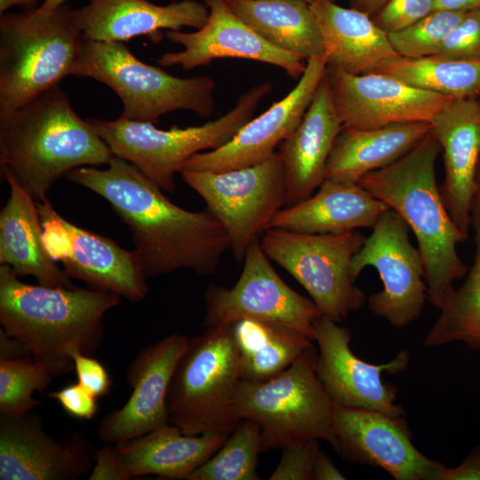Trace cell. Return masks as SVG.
I'll use <instances>...</instances> for the list:
<instances>
[{"instance_id":"cell-35","label":"cell","mask_w":480,"mask_h":480,"mask_svg":"<svg viewBox=\"0 0 480 480\" xmlns=\"http://www.w3.org/2000/svg\"><path fill=\"white\" fill-rule=\"evenodd\" d=\"M52 378L29 356L0 360V415H23L41 404L33 394L46 389Z\"/></svg>"},{"instance_id":"cell-46","label":"cell","mask_w":480,"mask_h":480,"mask_svg":"<svg viewBox=\"0 0 480 480\" xmlns=\"http://www.w3.org/2000/svg\"><path fill=\"white\" fill-rule=\"evenodd\" d=\"M480 6V0H436L437 10L468 12Z\"/></svg>"},{"instance_id":"cell-32","label":"cell","mask_w":480,"mask_h":480,"mask_svg":"<svg viewBox=\"0 0 480 480\" xmlns=\"http://www.w3.org/2000/svg\"><path fill=\"white\" fill-rule=\"evenodd\" d=\"M453 100L480 95V61L452 60L438 55L406 58L397 55L373 71Z\"/></svg>"},{"instance_id":"cell-41","label":"cell","mask_w":480,"mask_h":480,"mask_svg":"<svg viewBox=\"0 0 480 480\" xmlns=\"http://www.w3.org/2000/svg\"><path fill=\"white\" fill-rule=\"evenodd\" d=\"M47 396L57 401L68 414L75 418L90 420L98 411V397L78 381L50 392Z\"/></svg>"},{"instance_id":"cell-14","label":"cell","mask_w":480,"mask_h":480,"mask_svg":"<svg viewBox=\"0 0 480 480\" xmlns=\"http://www.w3.org/2000/svg\"><path fill=\"white\" fill-rule=\"evenodd\" d=\"M36 205L45 247L53 260L62 263L70 278L124 297L130 302L146 298L149 291L147 277L133 251L65 220L48 197Z\"/></svg>"},{"instance_id":"cell-22","label":"cell","mask_w":480,"mask_h":480,"mask_svg":"<svg viewBox=\"0 0 480 480\" xmlns=\"http://www.w3.org/2000/svg\"><path fill=\"white\" fill-rule=\"evenodd\" d=\"M429 124L444 157V180L440 188L444 203L454 224L468 237L480 158L478 100H453Z\"/></svg>"},{"instance_id":"cell-47","label":"cell","mask_w":480,"mask_h":480,"mask_svg":"<svg viewBox=\"0 0 480 480\" xmlns=\"http://www.w3.org/2000/svg\"><path fill=\"white\" fill-rule=\"evenodd\" d=\"M349 7L373 16L387 2V0H348Z\"/></svg>"},{"instance_id":"cell-42","label":"cell","mask_w":480,"mask_h":480,"mask_svg":"<svg viewBox=\"0 0 480 480\" xmlns=\"http://www.w3.org/2000/svg\"><path fill=\"white\" fill-rule=\"evenodd\" d=\"M90 480H129L131 476L114 444L96 451Z\"/></svg>"},{"instance_id":"cell-1","label":"cell","mask_w":480,"mask_h":480,"mask_svg":"<svg viewBox=\"0 0 480 480\" xmlns=\"http://www.w3.org/2000/svg\"><path fill=\"white\" fill-rule=\"evenodd\" d=\"M104 170L77 167L65 178L102 196L128 227L133 253L146 277L180 268L213 274L229 239L206 208L190 212L172 203L137 167L113 156Z\"/></svg>"},{"instance_id":"cell-29","label":"cell","mask_w":480,"mask_h":480,"mask_svg":"<svg viewBox=\"0 0 480 480\" xmlns=\"http://www.w3.org/2000/svg\"><path fill=\"white\" fill-rule=\"evenodd\" d=\"M430 124L409 122L370 129L342 128L331 150L325 180L358 182L408 153L428 132Z\"/></svg>"},{"instance_id":"cell-8","label":"cell","mask_w":480,"mask_h":480,"mask_svg":"<svg viewBox=\"0 0 480 480\" xmlns=\"http://www.w3.org/2000/svg\"><path fill=\"white\" fill-rule=\"evenodd\" d=\"M316 363L312 345L276 377L240 381L235 408L242 420L260 426L261 452L309 439H324L336 450L333 403L317 376Z\"/></svg>"},{"instance_id":"cell-5","label":"cell","mask_w":480,"mask_h":480,"mask_svg":"<svg viewBox=\"0 0 480 480\" xmlns=\"http://www.w3.org/2000/svg\"><path fill=\"white\" fill-rule=\"evenodd\" d=\"M71 10L32 8L0 18V115L27 104L73 75L84 38Z\"/></svg>"},{"instance_id":"cell-12","label":"cell","mask_w":480,"mask_h":480,"mask_svg":"<svg viewBox=\"0 0 480 480\" xmlns=\"http://www.w3.org/2000/svg\"><path fill=\"white\" fill-rule=\"evenodd\" d=\"M354 256L353 281L366 267L378 271L383 288L368 299V308L394 327L415 321L427 299L424 265L418 248L409 239V227L394 210H387Z\"/></svg>"},{"instance_id":"cell-51","label":"cell","mask_w":480,"mask_h":480,"mask_svg":"<svg viewBox=\"0 0 480 480\" xmlns=\"http://www.w3.org/2000/svg\"><path fill=\"white\" fill-rule=\"evenodd\" d=\"M477 100H478V102H479V104H480V95H479V97L477 98Z\"/></svg>"},{"instance_id":"cell-18","label":"cell","mask_w":480,"mask_h":480,"mask_svg":"<svg viewBox=\"0 0 480 480\" xmlns=\"http://www.w3.org/2000/svg\"><path fill=\"white\" fill-rule=\"evenodd\" d=\"M327 69L326 54L307 60L296 86L248 121L223 146L191 156L181 170L221 172L265 162L301 122Z\"/></svg>"},{"instance_id":"cell-34","label":"cell","mask_w":480,"mask_h":480,"mask_svg":"<svg viewBox=\"0 0 480 480\" xmlns=\"http://www.w3.org/2000/svg\"><path fill=\"white\" fill-rule=\"evenodd\" d=\"M261 452L260 428L244 419L220 449L197 468L188 480H259L257 464Z\"/></svg>"},{"instance_id":"cell-10","label":"cell","mask_w":480,"mask_h":480,"mask_svg":"<svg viewBox=\"0 0 480 480\" xmlns=\"http://www.w3.org/2000/svg\"><path fill=\"white\" fill-rule=\"evenodd\" d=\"M364 241V236L357 230L307 234L268 228L260 244L268 259L308 292L321 316L340 323L366 300L350 274L351 261Z\"/></svg>"},{"instance_id":"cell-15","label":"cell","mask_w":480,"mask_h":480,"mask_svg":"<svg viewBox=\"0 0 480 480\" xmlns=\"http://www.w3.org/2000/svg\"><path fill=\"white\" fill-rule=\"evenodd\" d=\"M314 328V341L318 346L317 376L333 404L404 418V409L395 403L396 389L383 381L382 373L405 371L408 352L401 350L386 364H371L352 352L348 328L324 316L316 320Z\"/></svg>"},{"instance_id":"cell-39","label":"cell","mask_w":480,"mask_h":480,"mask_svg":"<svg viewBox=\"0 0 480 480\" xmlns=\"http://www.w3.org/2000/svg\"><path fill=\"white\" fill-rule=\"evenodd\" d=\"M318 439L292 443L282 447V456L269 480H309L315 458L319 450Z\"/></svg>"},{"instance_id":"cell-2","label":"cell","mask_w":480,"mask_h":480,"mask_svg":"<svg viewBox=\"0 0 480 480\" xmlns=\"http://www.w3.org/2000/svg\"><path fill=\"white\" fill-rule=\"evenodd\" d=\"M120 296L93 288L26 284L0 267V323L28 348L32 358L59 377L74 369V349L92 356L103 337V317Z\"/></svg>"},{"instance_id":"cell-13","label":"cell","mask_w":480,"mask_h":480,"mask_svg":"<svg viewBox=\"0 0 480 480\" xmlns=\"http://www.w3.org/2000/svg\"><path fill=\"white\" fill-rule=\"evenodd\" d=\"M244 260L232 288L214 284L206 288L205 326L255 319L291 327L314 341V324L321 316L314 301L279 276L258 240L248 248Z\"/></svg>"},{"instance_id":"cell-24","label":"cell","mask_w":480,"mask_h":480,"mask_svg":"<svg viewBox=\"0 0 480 480\" xmlns=\"http://www.w3.org/2000/svg\"><path fill=\"white\" fill-rule=\"evenodd\" d=\"M342 128L325 74L301 122L279 145L286 180L285 205L310 197L325 180L327 161Z\"/></svg>"},{"instance_id":"cell-37","label":"cell","mask_w":480,"mask_h":480,"mask_svg":"<svg viewBox=\"0 0 480 480\" xmlns=\"http://www.w3.org/2000/svg\"><path fill=\"white\" fill-rule=\"evenodd\" d=\"M436 55L459 60L480 61V6L465 13Z\"/></svg>"},{"instance_id":"cell-45","label":"cell","mask_w":480,"mask_h":480,"mask_svg":"<svg viewBox=\"0 0 480 480\" xmlns=\"http://www.w3.org/2000/svg\"><path fill=\"white\" fill-rule=\"evenodd\" d=\"M31 356L28 348L20 340L10 336L0 329V360L17 359Z\"/></svg>"},{"instance_id":"cell-7","label":"cell","mask_w":480,"mask_h":480,"mask_svg":"<svg viewBox=\"0 0 480 480\" xmlns=\"http://www.w3.org/2000/svg\"><path fill=\"white\" fill-rule=\"evenodd\" d=\"M242 380L231 324L188 340L166 396L168 421L187 435L230 433L241 422L234 397Z\"/></svg>"},{"instance_id":"cell-9","label":"cell","mask_w":480,"mask_h":480,"mask_svg":"<svg viewBox=\"0 0 480 480\" xmlns=\"http://www.w3.org/2000/svg\"><path fill=\"white\" fill-rule=\"evenodd\" d=\"M73 76L91 77L112 89L122 100L123 118L153 122L176 110L201 117L213 113V79L174 76L144 63L121 42L84 39Z\"/></svg>"},{"instance_id":"cell-6","label":"cell","mask_w":480,"mask_h":480,"mask_svg":"<svg viewBox=\"0 0 480 480\" xmlns=\"http://www.w3.org/2000/svg\"><path fill=\"white\" fill-rule=\"evenodd\" d=\"M271 90L269 82L252 87L227 114L199 126L173 125L162 130L150 121L121 116L116 120L88 119L113 156L133 164L162 190L173 193L174 176L185 163L203 150L216 149L228 142L252 118L259 103Z\"/></svg>"},{"instance_id":"cell-26","label":"cell","mask_w":480,"mask_h":480,"mask_svg":"<svg viewBox=\"0 0 480 480\" xmlns=\"http://www.w3.org/2000/svg\"><path fill=\"white\" fill-rule=\"evenodd\" d=\"M388 209L358 182L326 179L316 194L279 211L268 228L307 234H341L372 228Z\"/></svg>"},{"instance_id":"cell-44","label":"cell","mask_w":480,"mask_h":480,"mask_svg":"<svg viewBox=\"0 0 480 480\" xmlns=\"http://www.w3.org/2000/svg\"><path fill=\"white\" fill-rule=\"evenodd\" d=\"M346 478L344 474L333 464L330 457L319 448L314 461L312 479L344 480Z\"/></svg>"},{"instance_id":"cell-52","label":"cell","mask_w":480,"mask_h":480,"mask_svg":"<svg viewBox=\"0 0 480 480\" xmlns=\"http://www.w3.org/2000/svg\"><path fill=\"white\" fill-rule=\"evenodd\" d=\"M331 1H333V2H336V3H338V1H340V0H331Z\"/></svg>"},{"instance_id":"cell-11","label":"cell","mask_w":480,"mask_h":480,"mask_svg":"<svg viewBox=\"0 0 480 480\" xmlns=\"http://www.w3.org/2000/svg\"><path fill=\"white\" fill-rule=\"evenodd\" d=\"M179 173L221 223L237 261L244 260L251 244L285 205V172L278 152L244 168L221 172L180 170Z\"/></svg>"},{"instance_id":"cell-31","label":"cell","mask_w":480,"mask_h":480,"mask_svg":"<svg viewBox=\"0 0 480 480\" xmlns=\"http://www.w3.org/2000/svg\"><path fill=\"white\" fill-rule=\"evenodd\" d=\"M231 327L242 380L275 378L313 345L303 333L279 324L242 319Z\"/></svg>"},{"instance_id":"cell-50","label":"cell","mask_w":480,"mask_h":480,"mask_svg":"<svg viewBox=\"0 0 480 480\" xmlns=\"http://www.w3.org/2000/svg\"><path fill=\"white\" fill-rule=\"evenodd\" d=\"M473 205H480V158L476 173Z\"/></svg>"},{"instance_id":"cell-4","label":"cell","mask_w":480,"mask_h":480,"mask_svg":"<svg viewBox=\"0 0 480 480\" xmlns=\"http://www.w3.org/2000/svg\"><path fill=\"white\" fill-rule=\"evenodd\" d=\"M113 154L87 118L55 85L16 110L0 115V164L9 167L36 202L72 169L108 164Z\"/></svg>"},{"instance_id":"cell-40","label":"cell","mask_w":480,"mask_h":480,"mask_svg":"<svg viewBox=\"0 0 480 480\" xmlns=\"http://www.w3.org/2000/svg\"><path fill=\"white\" fill-rule=\"evenodd\" d=\"M77 381L97 397L108 395L112 380L106 368L97 359L77 349L70 352Z\"/></svg>"},{"instance_id":"cell-36","label":"cell","mask_w":480,"mask_h":480,"mask_svg":"<svg viewBox=\"0 0 480 480\" xmlns=\"http://www.w3.org/2000/svg\"><path fill=\"white\" fill-rule=\"evenodd\" d=\"M467 12L436 10L412 25L388 34L394 51L402 57L436 55L452 30Z\"/></svg>"},{"instance_id":"cell-19","label":"cell","mask_w":480,"mask_h":480,"mask_svg":"<svg viewBox=\"0 0 480 480\" xmlns=\"http://www.w3.org/2000/svg\"><path fill=\"white\" fill-rule=\"evenodd\" d=\"M204 4L209 14L202 28L189 33L166 31L167 39L182 45L183 50L160 55V66H180L188 71L207 66L217 59L236 58L271 64L283 68L293 79L300 78L306 60L270 44L244 22L225 0H204Z\"/></svg>"},{"instance_id":"cell-53","label":"cell","mask_w":480,"mask_h":480,"mask_svg":"<svg viewBox=\"0 0 480 480\" xmlns=\"http://www.w3.org/2000/svg\"><path fill=\"white\" fill-rule=\"evenodd\" d=\"M307 1L310 2L311 0H307Z\"/></svg>"},{"instance_id":"cell-30","label":"cell","mask_w":480,"mask_h":480,"mask_svg":"<svg viewBox=\"0 0 480 480\" xmlns=\"http://www.w3.org/2000/svg\"><path fill=\"white\" fill-rule=\"evenodd\" d=\"M234 12L270 44L304 60L325 53L307 0H225Z\"/></svg>"},{"instance_id":"cell-23","label":"cell","mask_w":480,"mask_h":480,"mask_svg":"<svg viewBox=\"0 0 480 480\" xmlns=\"http://www.w3.org/2000/svg\"><path fill=\"white\" fill-rule=\"evenodd\" d=\"M72 18L84 39L98 42H127L146 36L152 42L163 39V29L200 28L209 9L204 3L180 0L164 5L148 0H89L71 10Z\"/></svg>"},{"instance_id":"cell-27","label":"cell","mask_w":480,"mask_h":480,"mask_svg":"<svg viewBox=\"0 0 480 480\" xmlns=\"http://www.w3.org/2000/svg\"><path fill=\"white\" fill-rule=\"evenodd\" d=\"M309 7L324 44L328 67L360 75L373 72L398 55L388 34L369 14L331 0H311Z\"/></svg>"},{"instance_id":"cell-3","label":"cell","mask_w":480,"mask_h":480,"mask_svg":"<svg viewBox=\"0 0 480 480\" xmlns=\"http://www.w3.org/2000/svg\"><path fill=\"white\" fill-rule=\"evenodd\" d=\"M440 152L437 140L429 132L404 156L358 180L412 229L423 260L428 299L439 309L452 295L454 282L468 270L457 251L468 237L452 221L436 182Z\"/></svg>"},{"instance_id":"cell-20","label":"cell","mask_w":480,"mask_h":480,"mask_svg":"<svg viewBox=\"0 0 480 480\" xmlns=\"http://www.w3.org/2000/svg\"><path fill=\"white\" fill-rule=\"evenodd\" d=\"M188 342L185 335L172 333L136 355L126 372L131 396L100 421L97 433L101 442L117 444L169 422L167 391Z\"/></svg>"},{"instance_id":"cell-49","label":"cell","mask_w":480,"mask_h":480,"mask_svg":"<svg viewBox=\"0 0 480 480\" xmlns=\"http://www.w3.org/2000/svg\"><path fill=\"white\" fill-rule=\"evenodd\" d=\"M66 1L67 0H44L37 9L44 12H52L65 4Z\"/></svg>"},{"instance_id":"cell-17","label":"cell","mask_w":480,"mask_h":480,"mask_svg":"<svg viewBox=\"0 0 480 480\" xmlns=\"http://www.w3.org/2000/svg\"><path fill=\"white\" fill-rule=\"evenodd\" d=\"M326 76L343 128L430 123L453 100L378 72L353 75L327 66Z\"/></svg>"},{"instance_id":"cell-33","label":"cell","mask_w":480,"mask_h":480,"mask_svg":"<svg viewBox=\"0 0 480 480\" xmlns=\"http://www.w3.org/2000/svg\"><path fill=\"white\" fill-rule=\"evenodd\" d=\"M475 256L463 284L454 290L441 314L426 335L425 347L462 342L480 351V205H473L472 223Z\"/></svg>"},{"instance_id":"cell-28","label":"cell","mask_w":480,"mask_h":480,"mask_svg":"<svg viewBox=\"0 0 480 480\" xmlns=\"http://www.w3.org/2000/svg\"><path fill=\"white\" fill-rule=\"evenodd\" d=\"M229 433L184 434L169 422L139 437L114 444L131 478L155 475L188 479L224 444Z\"/></svg>"},{"instance_id":"cell-25","label":"cell","mask_w":480,"mask_h":480,"mask_svg":"<svg viewBox=\"0 0 480 480\" xmlns=\"http://www.w3.org/2000/svg\"><path fill=\"white\" fill-rule=\"evenodd\" d=\"M1 172L10 188L0 212L1 265L10 266L18 276H32L44 286L75 287L45 247L36 202L9 167L1 166Z\"/></svg>"},{"instance_id":"cell-21","label":"cell","mask_w":480,"mask_h":480,"mask_svg":"<svg viewBox=\"0 0 480 480\" xmlns=\"http://www.w3.org/2000/svg\"><path fill=\"white\" fill-rule=\"evenodd\" d=\"M93 460L83 436L58 439L30 412L0 415V480H74L90 470Z\"/></svg>"},{"instance_id":"cell-16","label":"cell","mask_w":480,"mask_h":480,"mask_svg":"<svg viewBox=\"0 0 480 480\" xmlns=\"http://www.w3.org/2000/svg\"><path fill=\"white\" fill-rule=\"evenodd\" d=\"M332 428L344 460L380 468L396 480H441L446 468L413 445L404 418L333 404Z\"/></svg>"},{"instance_id":"cell-48","label":"cell","mask_w":480,"mask_h":480,"mask_svg":"<svg viewBox=\"0 0 480 480\" xmlns=\"http://www.w3.org/2000/svg\"><path fill=\"white\" fill-rule=\"evenodd\" d=\"M39 1L44 0H0V14H4L8 9L16 5L32 7Z\"/></svg>"},{"instance_id":"cell-38","label":"cell","mask_w":480,"mask_h":480,"mask_svg":"<svg viewBox=\"0 0 480 480\" xmlns=\"http://www.w3.org/2000/svg\"><path fill=\"white\" fill-rule=\"evenodd\" d=\"M436 10V0H387L372 19L388 35L412 25Z\"/></svg>"},{"instance_id":"cell-43","label":"cell","mask_w":480,"mask_h":480,"mask_svg":"<svg viewBox=\"0 0 480 480\" xmlns=\"http://www.w3.org/2000/svg\"><path fill=\"white\" fill-rule=\"evenodd\" d=\"M441 480H480V446L475 447L460 465L446 467Z\"/></svg>"}]
</instances>
